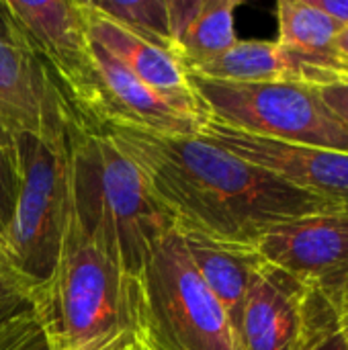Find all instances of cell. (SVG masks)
Wrapping results in <instances>:
<instances>
[{"mask_svg": "<svg viewBox=\"0 0 348 350\" xmlns=\"http://www.w3.org/2000/svg\"><path fill=\"white\" fill-rule=\"evenodd\" d=\"M189 74L230 84L306 82L304 68L277 41L263 39H238L217 57L191 68Z\"/></svg>", "mask_w": 348, "mask_h": 350, "instance_id": "e0dca14e", "label": "cell"}, {"mask_svg": "<svg viewBox=\"0 0 348 350\" xmlns=\"http://www.w3.org/2000/svg\"><path fill=\"white\" fill-rule=\"evenodd\" d=\"M201 135L295 189L348 211V154L267 139L215 121H207Z\"/></svg>", "mask_w": 348, "mask_h": 350, "instance_id": "8fae6325", "label": "cell"}, {"mask_svg": "<svg viewBox=\"0 0 348 350\" xmlns=\"http://www.w3.org/2000/svg\"><path fill=\"white\" fill-rule=\"evenodd\" d=\"M240 0H168L172 47L187 70L205 64L236 41Z\"/></svg>", "mask_w": 348, "mask_h": 350, "instance_id": "9a60e30c", "label": "cell"}, {"mask_svg": "<svg viewBox=\"0 0 348 350\" xmlns=\"http://www.w3.org/2000/svg\"><path fill=\"white\" fill-rule=\"evenodd\" d=\"M103 14L129 31L174 51L170 39L168 0H131V2H92ZM178 55V53H176Z\"/></svg>", "mask_w": 348, "mask_h": 350, "instance_id": "ac0fdd59", "label": "cell"}, {"mask_svg": "<svg viewBox=\"0 0 348 350\" xmlns=\"http://www.w3.org/2000/svg\"><path fill=\"white\" fill-rule=\"evenodd\" d=\"M41 334L31 299L0 306V350L27 349Z\"/></svg>", "mask_w": 348, "mask_h": 350, "instance_id": "ffe728a7", "label": "cell"}, {"mask_svg": "<svg viewBox=\"0 0 348 350\" xmlns=\"http://www.w3.org/2000/svg\"><path fill=\"white\" fill-rule=\"evenodd\" d=\"M33 287L0 252V306L18 299H31Z\"/></svg>", "mask_w": 348, "mask_h": 350, "instance_id": "7402d4cb", "label": "cell"}, {"mask_svg": "<svg viewBox=\"0 0 348 350\" xmlns=\"http://www.w3.org/2000/svg\"><path fill=\"white\" fill-rule=\"evenodd\" d=\"M70 100L14 27L0 0V121L16 135H37L59 125Z\"/></svg>", "mask_w": 348, "mask_h": 350, "instance_id": "30bf717a", "label": "cell"}, {"mask_svg": "<svg viewBox=\"0 0 348 350\" xmlns=\"http://www.w3.org/2000/svg\"><path fill=\"white\" fill-rule=\"evenodd\" d=\"M328 109L348 125V78H336L316 86Z\"/></svg>", "mask_w": 348, "mask_h": 350, "instance_id": "603a6c76", "label": "cell"}, {"mask_svg": "<svg viewBox=\"0 0 348 350\" xmlns=\"http://www.w3.org/2000/svg\"><path fill=\"white\" fill-rule=\"evenodd\" d=\"M334 310H336L338 324H340V332H343V338H345V342H347L348 350V285L345 287V291L340 293V297L336 299Z\"/></svg>", "mask_w": 348, "mask_h": 350, "instance_id": "d4e9b609", "label": "cell"}, {"mask_svg": "<svg viewBox=\"0 0 348 350\" xmlns=\"http://www.w3.org/2000/svg\"><path fill=\"white\" fill-rule=\"evenodd\" d=\"M70 211L84 234L139 279L154 246L174 230L139 168L74 107L66 117Z\"/></svg>", "mask_w": 348, "mask_h": 350, "instance_id": "7a4b0ae2", "label": "cell"}, {"mask_svg": "<svg viewBox=\"0 0 348 350\" xmlns=\"http://www.w3.org/2000/svg\"><path fill=\"white\" fill-rule=\"evenodd\" d=\"M82 6L86 14L88 35L96 45H101L109 55H113L123 68H127L152 90L160 92L166 98H172L174 103L203 111L193 90L189 70L176 55V51L162 47L115 23L113 18L103 14L90 0H82Z\"/></svg>", "mask_w": 348, "mask_h": 350, "instance_id": "4fadbf2b", "label": "cell"}, {"mask_svg": "<svg viewBox=\"0 0 348 350\" xmlns=\"http://www.w3.org/2000/svg\"><path fill=\"white\" fill-rule=\"evenodd\" d=\"M23 350H49L47 349V345H45V338H43V334H39L27 349H23Z\"/></svg>", "mask_w": 348, "mask_h": 350, "instance_id": "83f0119b", "label": "cell"}, {"mask_svg": "<svg viewBox=\"0 0 348 350\" xmlns=\"http://www.w3.org/2000/svg\"><path fill=\"white\" fill-rule=\"evenodd\" d=\"M98 127L139 168L180 234L256 250V242L273 226L338 209L203 135Z\"/></svg>", "mask_w": 348, "mask_h": 350, "instance_id": "6da1fadb", "label": "cell"}, {"mask_svg": "<svg viewBox=\"0 0 348 350\" xmlns=\"http://www.w3.org/2000/svg\"><path fill=\"white\" fill-rule=\"evenodd\" d=\"M4 6L70 105L80 109L88 98L94 76L92 41L82 0H4Z\"/></svg>", "mask_w": 348, "mask_h": 350, "instance_id": "9c48e42d", "label": "cell"}, {"mask_svg": "<svg viewBox=\"0 0 348 350\" xmlns=\"http://www.w3.org/2000/svg\"><path fill=\"white\" fill-rule=\"evenodd\" d=\"M191 76L207 121L285 144L348 154V125L306 82L230 84Z\"/></svg>", "mask_w": 348, "mask_h": 350, "instance_id": "8992f818", "label": "cell"}, {"mask_svg": "<svg viewBox=\"0 0 348 350\" xmlns=\"http://www.w3.org/2000/svg\"><path fill=\"white\" fill-rule=\"evenodd\" d=\"M16 142L14 150H0V252L4 250L6 230L12 219L14 201H16Z\"/></svg>", "mask_w": 348, "mask_h": 350, "instance_id": "44dd1931", "label": "cell"}, {"mask_svg": "<svg viewBox=\"0 0 348 350\" xmlns=\"http://www.w3.org/2000/svg\"><path fill=\"white\" fill-rule=\"evenodd\" d=\"M14 142L18 185L2 254L35 289L55 269L68 221L66 119L43 133L16 135Z\"/></svg>", "mask_w": 348, "mask_h": 350, "instance_id": "277c9868", "label": "cell"}, {"mask_svg": "<svg viewBox=\"0 0 348 350\" xmlns=\"http://www.w3.org/2000/svg\"><path fill=\"white\" fill-rule=\"evenodd\" d=\"M277 23V43L304 68L306 84L330 82L343 70L334 53V39L343 27L318 10L312 0H281Z\"/></svg>", "mask_w": 348, "mask_h": 350, "instance_id": "5bb4252c", "label": "cell"}, {"mask_svg": "<svg viewBox=\"0 0 348 350\" xmlns=\"http://www.w3.org/2000/svg\"><path fill=\"white\" fill-rule=\"evenodd\" d=\"M31 306L49 350H119L142 330L139 279L113 262L70 209L55 269L33 289Z\"/></svg>", "mask_w": 348, "mask_h": 350, "instance_id": "3957f363", "label": "cell"}, {"mask_svg": "<svg viewBox=\"0 0 348 350\" xmlns=\"http://www.w3.org/2000/svg\"><path fill=\"white\" fill-rule=\"evenodd\" d=\"M92 41V39H90ZM92 88L80 109L96 125L131 127L156 135H201L207 115L146 86L92 41Z\"/></svg>", "mask_w": 348, "mask_h": 350, "instance_id": "ba28073f", "label": "cell"}, {"mask_svg": "<svg viewBox=\"0 0 348 350\" xmlns=\"http://www.w3.org/2000/svg\"><path fill=\"white\" fill-rule=\"evenodd\" d=\"M334 53H336V59L340 62L343 70H348V25L343 27L334 39Z\"/></svg>", "mask_w": 348, "mask_h": 350, "instance_id": "484cf974", "label": "cell"}, {"mask_svg": "<svg viewBox=\"0 0 348 350\" xmlns=\"http://www.w3.org/2000/svg\"><path fill=\"white\" fill-rule=\"evenodd\" d=\"M256 252L334 306L348 285V211H324L277 224L260 236Z\"/></svg>", "mask_w": 348, "mask_h": 350, "instance_id": "52a82bcc", "label": "cell"}, {"mask_svg": "<svg viewBox=\"0 0 348 350\" xmlns=\"http://www.w3.org/2000/svg\"><path fill=\"white\" fill-rule=\"evenodd\" d=\"M14 135L4 127V123L0 121V150L2 152H8V150H14Z\"/></svg>", "mask_w": 348, "mask_h": 350, "instance_id": "4316f807", "label": "cell"}, {"mask_svg": "<svg viewBox=\"0 0 348 350\" xmlns=\"http://www.w3.org/2000/svg\"><path fill=\"white\" fill-rule=\"evenodd\" d=\"M308 289L260 258L248 283L236 334L242 350H293L306 318Z\"/></svg>", "mask_w": 348, "mask_h": 350, "instance_id": "7c38bea8", "label": "cell"}, {"mask_svg": "<svg viewBox=\"0 0 348 350\" xmlns=\"http://www.w3.org/2000/svg\"><path fill=\"white\" fill-rule=\"evenodd\" d=\"M312 4L330 16L338 27L348 25V0H312Z\"/></svg>", "mask_w": 348, "mask_h": 350, "instance_id": "cb8c5ba5", "label": "cell"}, {"mask_svg": "<svg viewBox=\"0 0 348 350\" xmlns=\"http://www.w3.org/2000/svg\"><path fill=\"white\" fill-rule=\"evenodd\" d=\"M336 78H348V70H340V72H338V74H336L332 80H336ZM324 84H326V82H324Z\"/></svg>", "mask_w": 348, "mask_h": 350, "instance_id": "f546056e", "label": "cell"}, {"mask_svg": "<svg viewBox=\"0 0 348 350\" xmlns=\"http://www.w3.org/2000/svg\"><path fill=\"white\" fill-rule=\"evenodd\" d=\"M137 342V340H135ZM135 342H131V345H127V347H123V349L119 350H135Z\"/></svg>", "mask_w": 348, "mask_h": 350, "instance_id": "4dcf8cb0", "label": "cell"}, {"mask_svg": "<svg viewBox=\"0 0 348 350\" xmlns=\"http://www.w3.org/2000/svg\"><path fill=\"white\" fill-rule=\"evenodd\" d=\"M139 293L137 340L154 350H242L230 316L193 269L176 228L146 260Z\"/></svg>", "mask_w": 348, "mask_h": 350, "instance_id": "5b68a950", "label": "cell"}, {"mask_svg": "<svg viewBox=\"0 0 348 350\" xmlns=\"http://www.w3.org/2000/svg\"><path fill=\"white\" fill-rule=\"evenodd\" d=\"M135 350H154V349H152V347H148L146 342L137 340V342H135Z\"/></svg>", "mask_w": 348, "mask_h": 350, "instance_id": "f1b7e54d", "label": "cell"}, {"mask_svg": "<svg viewBox=\"0 0 348 350\" xmlns=\"http://www.w3.org/2000/svg\"><path fill=\"white\" fill-rule=\"evenodd\" d=\"M293 350H347L336 310L318 291L308 289L304 330Z\"/></svg>", "mask_w": 348, "mask_h": 350, "instance_id": "d6986e66", "label": "cell"}, {"mask_svg": "<svg viewBox=\"0 0 348 350\" xmlns=\"http://www.w3.org/2000/svg\"><path fill=\"white\" fill-rule=\"evenodd\" d=\"M180 238L193 269L222 304L236 330L248 283L260 262L258 252L254 248L226 244L197 234H180Z\"/></svg>", "mask_w": 348, "mask_h": 350, "instance_id": "2e32d148", "label": "cell"}]
</instances>
